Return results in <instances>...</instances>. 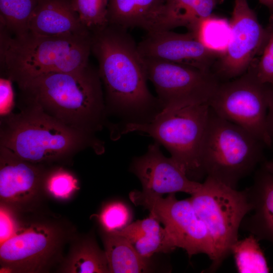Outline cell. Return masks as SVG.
Returning <instances> with one entry per match:
<instances>
[{
    "mask_svg": "<svg viewBox=\"0 0 273 273\" xmlns=\"http://www.w3.org/2000/svg\"><path fill=\"white\" fill-rule=\"evenodd\" d=\"M127 30L109 24L92 33V52L99 64L107 116L121 120L115 126L149 122L163 110L148 88L144 59Z\"/></svg>",
    "mask_w": 273,
    "mask_h": 273,
    "instance_id": "cell-1",
    "label": "cell"
},
{
    "mask_svg": "<svg viewBox=\"0 0 273 273\" xmlns=\"http://www.w3.org/2000/svg\"><path fill=\"white\" fill-rule=\"evenodd\" d=\"M25 100L80 132L95 136L107 123L103 84L89 64L69 72H51L17 83Z\"/></svg>",
    "mask_w": 273,
    "mask_h": 273,
    "instance_id": "cell-2",
    "label": "cell"
},
{
    "mask_svg": "<svg viewBox=\"0 0 273 273\" xmlns=\"http://www.w3.org/2000/svg\"><path fill=\"white\" fill-rule=\"evenodd\" d=\"M189 199L209 233L213 256L208 271L214 272L231 254L242 222L251 211L246 189L238 191L206 176Z\"/></svg>",
    "mask_w": 273,
    "mask_h": 273,
    "instance_id": "cell-8",
    "label": "cell"
},
{
    "mask_svg": "<svg viewBox=\"0 0 273 273\" xmlns=\"http://www.w3.org/2000/svg\"><path fill=\"white\" fill-rule=\"evenodd\" d=\"M188 30L205 47L220 56L226 51L231 38L230 21L213 14L197 22Z\"/></svg>",
    "mask_w": 273,
    "mask_h": 273,
    "instance_id": "cell-23",
    "label": "cell"
},
{
    "mask_svg": "<svg viewBox=\"0 0 273 273\" xmlns=\"http://www.w3.org/2000/svg\"><path fill=\"white\" fill-rule=\"evenodd\" d=\"M29 32L64 36L91 32L80 21L72 0H39L29 23Z\"/></svg>",
    "mask_w": 273,
    "mask_h": 273,
    "instance_id": "cell-16",
    "label": "cell"
},
{
    "mask_svg": "<svg viewBox=\"0 0 273 273\" xmlns=\"http://www.w3.org/2000/svg\"><path fill=\"white\" fill-rule=\"evenodd\" d=\"M0 32L1 68L5 77L16 83L49 73L77 70L89 64L92 32L13 36L2 28Z\"/></svg>",
    "mask_w": 273,
    "mask_h": 273,
    "instance_id": "cell-4",
    "label": "cell"
},
{
    "mask_svg": "<svg viewBox=\"0 0 273 273\" xmlns=\"http://www.w3.org/2000/svg\"><path fill=\"white\" fill-rule=\"evenodd\" d=\"M253 235L238 240L232 248L236 268L240 273H267L269 268L264 254Z\"/></svg>",
    "mask_w": 273,
    "mask_h": 273,
    "instance_id": "cell-25",
    "label": "cell"
},
{
    "mask_svg": "<svg viewBox=\"0 0 273 273\" xmlns=\"http://www.w3.org/2000/svg\"><path fill=\"white\" fill-rule=\"evenodd\" d=\"M155 141L143 155L133 159L130 170L140 180L143 191L163 196L184 192L191 195L202 183L191 179L182 168L170 157H166Z\"/></svg>",
    "mask_w": 273,
    "mask_h": 273,
    "instance_id": "cell-14",
    "label": "cell"
},
{
    "mask_svg": "<svg viewBox=\"0 0 273 273\" xmlns=\"http://www.w3.org/2000/svg\"><path fill=\"white\" fill-rule=\"evenodd\" d=\"M224 0H166L162 13L151 31L171 30L184 26L188 29L212 14Z\"/></svg>",
    "mask_w": 273,
    "mask_h": 273,
    "instance_id": "cell-21",
    "label": "cell"
},
{
    "mask_svg": "<svg viewBox=\"0 0 273 273\" xmlns=\"http://www.w3.org/2000/svg\"><path fill=\"white\" fill-rule=\"evenodd\" d=\"M262 166L268 171L273 173V158L269 161H265Z\"/></svg>",
    "mask_w": 273,
    "mask_h": 273,
    "instance_id": "cell-33",
    "label": "cell"
},
{
    "mask_svg": "<svg viewBox=\"0 0 273 273\" xmlns=\"http://www.w3.org/2000/svg\"><path fill=\"white\" fill-rule=\"evenodd\" d=\"M39 0H0L1 28L13 36L29 32V23Z\"/></svg>",
    "mask_w": 273,
    "mask_h": 273,
    "instance_id": "cell-24",
    "label": "cell"
},
{
    "mask_svg": "<svg viewBox=\"0 0 273 273\" xmlns=\"http://www.w3.org/2000/svg\"><path fill=\"white\" fill-rule=\"evenodd\" d=\"M75 235L73 228L54 217L18 221L13 235L1 242V270L48 272L61 263L64 247Z\"/></svg>",
    "mask_w": 273,
    "mask_h": 273,
    "instance_id": "cell-7",
    "label": "cell"
},
{
    "mask_svg": "<svg viewBox=\"0 0 273 273\" xmlns=\"http://www.w3.org/2000/svg\"><path fill=\"white\" fill-rule=\"evenodd\" d=\"M259 3L266 6L271 14H273V0H258Z\"/></svg>",
    "mask_w": 273,
    "mask_h": 273,
    "instance_id": "cell-32",
    "label": "cell"
},
{
    "mask_svg": "<svg viewBox=\"0 0 273 273\" xmlns=\"http://www.w3.org/2000/svg\"><path fill=\"white\" fill-rule=\"evenodd\" d=\"M267 123L273 144V85H270L268 97Z\"/></svg>",
    "mask_w": 273,
    "mask_h": 273,
    "instance_id": "cell-31",
    "label": "cell"
},
{
    "mask_svg": "<svg viewBox=\"0 0 273 273\" xmlns=\"http://www.w3.org/2000/svg\"><path fill=\"white\" fill-rule=\"evenodd\" d=\"M264 144L209 107L201 159L206 177L236 188L261 161Z\"/></svg>",
    "mask_w": 273,
    "mask_h": 273,
    "instance_id": "cell-6",
    "label": "cell"
},
{
    "mask_svg": "<svg viewBox=\"0 0 273 273\" xmlns=\"http://www.w3.org/2000/svg\"><path fill=\"white\" fill-rule=\"evenodd\" d=\"M103 232V231H102ZM109 272L138 273L149 271V259L140 255L124 237L102 232Z\"/></svg>",
    "mask_w": 273,
    "mask_h": 273,
    "instance_id": "cell-22",
    "label": "cell"
},
{
    "mask_svg": "<svg viewBox=\"0 0 273 273\" xmlns=\"http://www.w3.org/2000/svg\"><path fill=\"white\" fill-rule=\"evenodd\" d=\"M43 187L46 194L61 201L70 199L79 189L75 175L61 167L47 170Z\"/></svg>",
    "mask_w": 273,
    "mask_h": 273,
    "instance_id": "cell-26",
    "label": "cell"
},
{
    "mask_svg": "<svg viewBox=\"0 0 273 273\" xmlns=\"http://www.w3.org/2000/svg\"><path fill=\"white\" fill-rule=\"evenodd\" d=\"M67 255L57 270L66 273H109L105 250L99 246L91 235L79 237L76 234L70 242Z\"/></svg>",
    "mask_w": 273,
    "mask_h": 273,
    "instance_id": "cell-20",
    "label": "cell"
},
{
    "mask_svg": "<svg viewBox=\"0 0 273 273\" xmlns=\"http://www.w3.org/2000/svg\"><path fill=\"white\" fill-rule=\"evenodd\" d=\"M0 148L1 206L17 213L34 211L45 193L47 169L42 164L26 161Z\"/></svg>",
    "mask_w": 273,
    "mask_h": 273,
    "instance_id": "cell-13",
    "label": "cell"
},
{
    "mask_svg": "<svg viewBox=\"0 0 273 273\" xmlns=\"http://www.w3.org/2000/svg\"><path fill=\"white\" fill-rule=\"evenodd\" d=\"M143 58L148 79L154 86L163 110L208 104L220 82L212 71Z\"/></svg>",
    "mask_w": 273,
    "mask_h": 273,
    "instance_id": "cell-11",
    "label": "cell"
},
{
    "mask_svg": "<svg viewBox=\"0 0 273 273\" xmlns=\"http://www.w3.org/2000/svg\"><path fill=\"white\" fill-rule=\"evenodd\" d=\"M230 22L231 40L212 67L219 80L236 78L245 73L256 56L261 54L267 39L266 27L260 24L247 0H235Z\"/></svg>",
    "mask_w": 273,
    "mask_h": 273,
    "instance_id": "cell-12",
    "label": "cell"
},
{
    "mask_svg": "<svg viewBox=\"0 0 273 273\" xmlns=\"http://www.w3.org/2000/svg\"><path fill=\"white\" fill-rule=\"evenodd\" d=\"M82 24L92 33L109 24L108 0H72Z\"/></svg>",
    "mask_w": 273,
    "mask_h": 273,
    "instance_id": "cell-27",
    "label": "cell"
},
{
    "mask_svg": "<svg viewBox=\"0 0 273 273\" xmlns=\"http://www.w3.org/2000/svg\"><path fill=\"white\" fill-rule=\"evenodd\" d=\"M209 112L207 103L163 110L149 122L115 126L112 137L116 140L132 132L152 137L165 147L191 179L200 182L206 176L201 154Z\"/></svg>",
    "mask_w": 273,
    "mask_h": 273,
    "instance_id": "cell-5",
    "label": "cell"
},
{
    "mask_svg": "<svg viewBox=\"0 0 273 273\" xmlns=\"http://www.w3.org/2000/svg\"><path fill=\"white\" fill-rule=\"evenodd\" d=\"M246 189L251 213L244 218L240 228L273 245V173L262 165L252 186Z\"/></svg>",
    "mask_w": 273,
    "mask_h": 273,
    "instance_id": "cell-17",
    "label": "cell"
},
{
    "mask_svg": "<svg viewBox=\"0 0 273 273\" xmlns=\"http://www.w3.org/2000/svg\"><path fill=\"white\" fill-rule=\"evenodd\" d=\"M19 113L1 116L0 147L26 161L45 165L63 161L86 148L102 153L104 144L96 136L73 129L25 101Z\"/></svg>",
    "mask_w": 273,
    "mask_h": 273,
    "instance_id": "cell-3",
    "label": "cell"
},
{
    "mask_svg": "<svg viewBox=\"0 0 273 273\" xmlns=\"http://www.w3.org/2000/svg\"><path fill=\"white\" fill-rule=\"evenodd\" d=\"M126 238L142 256L150 258L157 253H168L176 247L164 228L152 214L113 233Z\"/></svg>",
    "mask_w": 273,
    "mask_h": 273,
    "instance_id": "cell-19",
    "label": "cell"
},
{
    "mask_svg": "<svg viewBox=\"0 0 273 273\" xmlns=\"http://www.w3.org/2000/svg\"><path fill=\"white\" fill-rule=\"evenodd\" d=\"M129 197L134 205L148 209L163 224L176 248L185 250L189 257L203 253L212 260L213 251L209 233L189 198L179 200L175 194L164 198L143 191H132Z\"/></svg>",
    "mask_w": 273,
    "mask_h": 273,
    "instance_id": "cell-10",
    "label": "cell"
},
{
    "mask_svg": "<svg viewBox=\"0 0 273 273\" xmlns=\"http://www.w3.org/2000/svg\"><path fill=\"white\" fill-rule=\"evenodd\" d=\"M270 85L260 82L250 66L240 76L220 82L208 104L219 116L271 147L272 142L267 123Z\"/></svg>",
    "mask_w": 273,
    "mask_h": 273,
    "instance_id": "cell-9",
    "label": "cell"
},
{
    "mask_svg": "<svg viewBox=\"0 0 273 273\" xmlns=\"http://www.w3.org/2000/svg\"><path fill=\"white\" fill-rule=\"evenodd\" d=\"M102 231L113 233L119 231L129 224L131 213L127 206L119 201L106 204L97 215Z\"/></svg>",
    "mask_w": 273,
    "mask_h": 273,
    "instance_id": "cell-28",
    "label": "cell"
},
{
    "mask_svg": "<svg viewBox=\"0 0 273 273\" xmlns=\"http://www.w3.org/2000/svg\"><path fill=\"white\" fill-rule=\"evenodd\" d=\"M165 3L166 0H108V23L126 29L139 27L151 32Z\"/></svg>",
    "mask_w": 273,
    "mask_h": 273,
    "instance_id": "cell-18",
    "label": "cell"
},
{
    "mask_svg": "<svg viewBox=\"0 0 273 273\" xmlns=\"http://www.w3.org/2000/svg\"><path fill=\"white\" fill-rule=\"evenodd\" d=\"M267 39L259 59H255L251 66L258 79L262 83L273 85V14L266 27Z\"/></svg>",
    "mask_w": 273,
    "mask_h": 273,
    "instance_id": "cell-29",
    "label": "cell"
},
{
    "mask_svg": "<svg viewBox=\"0 0 273 273\" xmlns=\"http://www.w3.org/2000/svg\"><path fill=\"white\" fill-rule=\"evenodd\" d=\"M144 58H155L210 71L220 55L197 40L188 31L178 33L171 30L148 32L138 44Z\"/></svg>",
    "mask_w": 273,
    "mask_h": 273,
    "instance_id": "cell-15",
    "label": "cell"
},
{
    "mask_svg": "<svg viewBox=\"0 0 273 273\" xmlns=\"http://www.w3.org/2000/svg\"><path fill=\"white\" fill-rule=\"evenodd\" d=\"M12 80L8 77L0 79V112L3 116L10 113L14 104Z\"/></svg>",
    "mask_w": 273,
    "mask_h": 273,
    "instance_id": "cell-30",
    "label": "cell"
}]
</instances>
